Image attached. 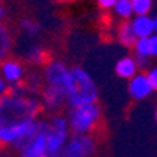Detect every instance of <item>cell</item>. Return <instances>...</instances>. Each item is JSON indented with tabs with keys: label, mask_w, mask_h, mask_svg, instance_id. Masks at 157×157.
Wrapping results in <instances>:
<instances>
[{
	"label": "cell",
	"mask_w": 157,
	"mask_h": 157,
	"mask_svg": "<svg viewBox=\"0 0 157 157\" xmlns=\"http://www.w3.org/2000/svg\"><path fill=\"white\" fill-rule=\"evenodd\" d=\"M39 98L25 86H14L0 96V126L33 123L41 112Z\"/></svg>",
	"instance_id": "cell-1"
},
{
	"label": "cell",
	"mask_w": 157,
	"mask_h": 157,
	"mask_svg": "<svg viewBox=\"0 0 157 157\" xmlns=\"http://www.w3.org/2000/svg\"><path fill=\"white\" fill-rule=\"evenodd\" d=\"M99 90L93 77L88 74L82 66L71 68V83L66 91V105L69 109H75L85 104L98 102Z\"/></svg>",
	"instance_id": "cell-2"
},
{
	"label": "cell",
	"mask_w": 157,
	"mask_h": 157,
	"mask_svg": "<svg viewBox=\"0 0 157 157\" xmlns=\"http://www.w3.org/2000/svg\"><path fill=\"white\" fill-rule=\"evenodd\" d=\"M68 123L72 134L78 135H91V132L98 127L101 118H102V107L99 102H91L85 105L69 109L68 113Z\"/></svg>",
	"instance_id": "cell-3"
},
{
	"label": "cell",
	"mask_w": 157,
	"mask_h": 157,
	"mask_svg": "<svg viewBox=\"0 0 157 157\" xmlns=\"http://www.w3.org/2000/svg\"><path fill=\"white\" fill-rule=\"evenodd\" d=\"M47 130L49 118H38L30 135L16 148L19 157H47Z\"/></svg>",
	"instance_id": "cell-4"
},
{
	"label": "cell",
	"mask_w": 157,
	"mask_h": 157,
	"mask_svg": "<svg viewBox=\"0 0 157 157\" xmlns=\"http://www.w3.org/2000/svg\"><path fill=\"white\" fill-rule=\"evenodd\" d=\"M71 138V127L68 118L61 115H52L49 118V130H47V157L57 155Z\"/></svg>",
	"instance_id": "cell-5"
},
{
	"label": "cell",
	"mask_w": 157,
	"mask_h": 157,
	"mask_svg": "<svg viewBox=\"0 0 157 157\" xmlns=\"http://www.w3.org/2000/svg\"><path fill=\"white\" fill-rule=\"evenodd\" d=\"M43 78L44 86L58 90L66 96V91L71 83V68H68L61 60H50L44 64Z\"/></svg>",
	"instance_id": "cell-6"
},
{
	"label": "cell",
	"mask_w": 157,
	"mask_h": 157,
	"mask_svg": "<svg viewBox=\"0 0 157 157\" xmlns=\"http://www.w3.org/2000/svg\"><path fill=\"white\" fill-rule=\"evenodd\" d=\"M96 154V140L91 135L72 134L69 141L57 155L52 157H93Z\"/></svg>",
	"instance_id": "cell-7"
},
{
	"label": "cell",
	"mask_w": 157,
	"mask_h": 157,
	"mask_svg": "<svg viewBox=\"0 0 157 157\" xmlns=\"http://www.w3.org/2000/svg\"><path fill=\"white\" fill-rule=\"evenodd\" d=\"M0 75L8 82L11 88H14V86H21L25 83L27 69H25V64L21 60L8 57L6 60L0 63Z\"/></svg>",
	"instance_id": "cell-8"
},
{
	"label": "cell",
	"mask_w": 157,
	"mask_h": 157,
	"mask_svg": "<svg viewBox=\"0 0 157 157\" xmlns=\"http://www.w3.org/2000/svg\"><path fill=\"white\" fill-rule=\"evenodd\" d=\"M39 102H41V109L44 112L50 115H57V112L66 104V96L58 90L44 86L39 93Z\"/></svg>",
	"instance_id": "cell-9"
},
{
	"label": "cell",
	"mask_w": 157,
	"mask_h": 157,
	"mask_svg": "<svg viewBox=\"0 0 157 157\" xmlns=\"http://www.w3.org/2000/svg\"><path fill=\"white\" fill-rule=\"evenodd\" d=\"M127 91H129V96L135 101L148 99L154 93L146 72H138L135 77L130 78L129 83H127Z\"/></svg>",
	"instance_id": "cell-10"
},
{
	"label": "cell",
	"mask_w": 157,
	"mask_h": 157,
	"mask_svg": "<svg viewBox=\"0 0 157 157\" xmlns=\"http://www.w3.org/2000/svg\"><path fill=\"white\" fill-rule=\"evenodd\" d=\"M115 72H116L118 77L126 78V80H130V78L135 77L140 72V69L137 66L134 57H123V58H120V60L116 61Z\"/></svg>",
	"instance_id": "cell-11"
},
{
	"label": "cell",
	"mask_w": 157,
	"mask_h": 157,
	"mask_svg": "<svg viewBox=\"0 0 157 157\" xmlns=\"http://www.w3.org/2000/svg\"><path fill=\"white\" fill-rule=\"evenodd\" d=\"M137 38H149L154 35V17L148 16H134L130 19Z\"/></svg>",
	"instance_id": "cell-12"
},
{
	"label": "cell",
	"mask_w": 157,
	"mask_h": 157,
	"mask_svg": "<svg viewBox=\"0 0 157 157\" xmlns=\"http://www.w3.org/2000/svg\"><path fill=\"white\" fill-rule=\"evenodd\" d=\"M116 38L118 41H120L124 47H132L135 46L137 43V35L134 32V27H132V22L130 21H124L120 24V27H118V32H116Z\"/></svg>",
	"instance_id": "cell-13"
},
{
	"label": "cell",
	"mask_w": 157,
	"mask_h": 157,
	"mask_svg": "<svg viewBox=\"0 0 157 157\" xmlns=\"http://www.w3.org/2000/svg\"><path fill=\"white\" fill-rule=\"evenodd\" d=\"M13 50V33L3 22H0V63L6 60Z\"/></svg>",
	"instance_id": "cell-14"
},
{
	"label": "cell",
	"mask_w": 157,
	"mask_h": 157,
	"mask_svg": "<svg viewBox=\"0 0 157 157\" xmlns=\"http://www.w3.org/2000/svg\"><path fill=\"white\" fill-rule=\"evenodd\" d=\"M25 60L30 64H46L47 63V54L44 47H41L39 44H32L30 47H27L25 50Z\"/></svg>",
	"instance_id": "cell-15"
},
{
	"label": "cell",
	"mask_w": 157,
	"mask_h": 157,
	"mask_svg": "<svg viewBox=\"0 0 157 157\" xmlns=\"http://www.w3.org/2000/svg\"><path fill=\"white\" fill-rule=\"evenodd\" d=\"M113 13L118 19L124 21H130L135 14H134V8H132V2L130 0H118V3L113 8Z\"/></svg>",
	"instance_id": "cell-16"
},
{
	"label": "cell",
	"mask_w": 157,
	"mask_h": 157,
	"mask_svg": "<svg viewBox=\"0 0 157 157\" xmlns=\"http://www.w3.org/2000/svg\"><path fill=\"white\" fill-rule=\"evenodd\" d=\"M19 29L22 30V33H24L25 36L35 38V36L39 35V32H41V25H39V22H36L35 19L24 17V19H21V22H19Z\"/></svg>",
	"instance_id": "cell-17"
},
{
	"label": "cell",
	"mask_w": 157,
	"mask_h": 157,
	"mask_svg": "<svg viewBox=\"0 0 157 157\" xmlns=\"http://www.w3.org/2000/svg\"><path fill=\"white\" fill-rule=\"evenodd\" d=\"M130 2L135 16H148L154 6V0H130Z\"/></svg>",
	"instance_id": "cell-18"
},
{
	"label": "cell",
	"mask_w": 157,
	"mask_h": 157,
	"mask_svg": "<svg viewBox=\"0 0 157 157\" xmlns=\"http://www.w3.org/2000/svg\"><path fill=\"white\" fill-rule=\"evenodd\" d=\"M134 55L140 57H151L149 55V39L148 38H138L134 46Z\"/></svg>",
	"instance_id": "cell-19"
},
{
	"label": "cell",
	"mask_w": 157,
	"mask_h": 157,
	"mask_svg": "<svg viewBox=\"0 0 157 157\" xmlns=\"http://www.w3.org/2000/svg\"><path fill=\"white\" fill-rule=\"evenodd\" d=\"M146 75H148V78H149V83H151L152 90L157 91V66L149 68L148 72H146Z\"/></svg>",
	"instance_id": "cell-20"
},
{
	"label": "cell",
	"mask_w": 157,
	"mask_h": 157,
	"mask_svg": "<svg viewBox=\"0 0 157 157\" xmlns=\"http://www.w3.org/2000/svg\"><path fill=\"white\" fill-rule=\"evenodd\" d=\"M135 58V63L138 69H146L149 64H151V57H140V55H134Z\"/></svg>",
	"instance_id": "cell-21"
},
{
	"label": "cell",
	"mask_w": 157,
	"mask_h": 157,
	"mask_svg": "<svg viewBox=\"0 0 157 157\" xmlns=\"http://www.w3.org/2000/svg\"><path fill=\"white\" fill-rule=\"evenodd\" d=\"M148 39H149V55L151 58H157V35L154 33Z\"/></svg>",
	"instance_id": "cell-22"
},
{
	"label": "cell",
	"mask_w": 157,
	"mask_h": 157,
	"mask_svg": "<svg viewBox=\"0 0 157 157\" xmlns=\"http://www.w3.org/2000/svg\"><path fill=\"white\" fill-rule=\"evenodd\" d=\"M96 2L102 10H113L115 5L118 3V0H96Z\"/></svg>",
	"instance_id": "cell-23"
},
{
	"label": "cell",
	"mask_w": 157,
	"mask_h": 157,
	"mask_svg": "<svg viewBox=\"0 0 157 157\" xmlns=\"http://www.w3.org/2000/svg\"><path fill=\"white\" fill-rule=\"evenodd\" d=\"M11 90V86L8 85V82L5 80V78L0 75V96H3V94H6L8 91Z\"/></svg>",
	"instance_id": "cell-24"
},
{
	"label": "cell",
	"mask_w": 157,
	"mask_h": 157,
	"mask_svg": "<svg viewBox=\"0 0 157 157\" xmlns=\"http://www.w3.org/2000/svg\"><path fill=\"white\" fill-rule=\"evenodd\" d=\"M3 19H5V8L0 5V22H3Z\"/></svg>",
	"instance_id": "cell-25"
},
{
	"label": "cell",
	"mask_w": 157,
	"mask_h": 157,
	"mask_svg": "<svg viewBox=\"0 0 157 157\" xmlns=\"http://www.w3.org/2000/svg\"><path fill=\"white\" fill-rule=\"evenodd\" d=\"M154 33L157 35V14L154 16Z\"/></svg>",
	"instance_id": "cell-26"
},
{
	"label": "cell",
	"mask_w": 157,
	"mask_h": 157,
	"mask_svg": "<svg viewBox=\"0 0 157 157\" xmlns=\"http://www.w3.org/2000/svg\"><path fill=\"white\" fill-rule=\"evenodd\" d=\"M154 118H155V123H157V109H155V115H154Z\"/></svg>",
	"instance_id": "cell-27"
}]
</instances>
